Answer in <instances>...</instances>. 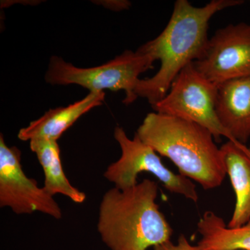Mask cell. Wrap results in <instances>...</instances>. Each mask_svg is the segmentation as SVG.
Listing matches in <instances>:
<instances>
[{
	"label": "cell",
	"mask_w": 250,
	"mask_h": 250,
	"mask_svg": "<svg viewBox=\"0 0 250 250\" xmlns=\"http://www.w3.org/2000/svg\"><path fill=\"white\" fill-rule=\"evenodd\" d=\"M241 0H212L202 7L187 0H177L167 26L157 37L139 49L159 61V71L150 78L140 80L136 98L146 99L155 104L168 93L172 82L189 64L203 57L208 45L210 20L216 13L242 4Z\"/></svg>",
	"instance_id": "obj_1"
},
{
	"label": "cell",
	"mask_w": 250,
	"mask_h": 250,
	"mask_svg": "<svg viewBox=\"0 0 250 250\" xmlns=\"http://www.w3.org/2000/svg\"><path fill=\"white\" fill-rule=\"evenodd\" d=\"M158 184L146 179L134 187L105 192L98 232L111 250H147L170 241L173 230L156 200Z\"/></svg>",
	"instance_id": "obj_2"
},
{
	"label": "cell",
	"mask_w": 250,
	"mask_h": 250,
	"mask_svg": "<svg viewBox=\"0 0 250 250\" xmlns=\"http://www.w3.org/2000/svg\"><path fill=\"white\" fill-rule=\"evenodd\" d=\"M136 134L157 154L170 159L179 174L205 190L216 188L227 174L214 136L201 125L161 113H148Z\"/></svg>",
	"instance_id": "obj_3"
},
{
	"label": "cell",
	"mask_w": 250,
	"mask_h": 250,
	"mask_svg": "<svg viewBox=\"0 0 250 250\" xmlns=\"http://www.w3.org/2000/svg\"><path fill=\"white\" fill-rule=\"evenodd\" d=\"M154 62L150 56L139 49L126 50L106 63L91 67H77L61 57H53L49 62L45 81L54 85H80L89 93L123 90V103L130 104L137 100L135 90L140 76L153 68Z\"/></svg>",
	"instance_id": "obj_4"
},
{
	"label": "cell",
	"mask_w": 250,
	"mask_h": 250,
	"mask_svg": "<svg viewBox=\"0 0 250 250\" xmlns=\"http://www.w3.org/2000/svg\"><path fill=\"white\" fill-rule=\"evenodd\" d=\"M217 90L218 85L202 76L190 63L176 77L167 95L152 107L156 113L201 125L215 140L223 136L241 143L233 139L219 121L215 109Z\"/></svg>",
	"instance_id": "obj_5"
},
{
	"label": "cell",
	"mask_w": 250,
	"mask_h": 250,
	"mask_svg": "<svg viewBox=\"0 0 250 250\" xmlns=\"http://www.w3.org/2000/svg\"><path fill=\"white\" fill-rule=\"evenodd\" d=\"M114 139L121 149V156L108 166L104 174L108 182L117 188L124 190L136 186L141 172L155 176L170 192L182 195L197 203L199 200L196 187L190 179L175 174L163 164L161 158L150 146L135 134L134 139L128 137L124 129L116 126Z\"/></svg>",
	"instance_id": "obj_6"
},
{
	"label": "cell",
	"mask_w": 250,
	"mask_h": 250,
	"mask_svg": "<svg viewBox=\"0 0 250 250\" xmlns=\"http://www.w3.org/2000/svg\"><path fill=\"white\" fill-rule=\"evenodd\" d=\"M0 207H9L18 215L40 212L59 220L62 212L54 196L22 170L21 152L9 147L0 136Z\"/></svg>",
	"instance_id": "obj_7"
},
{
	"label": "cell",
	"mask_w": 250,
	"mask_h": 250,
	"mask_svg": "<svg viewBox=\"0 0 250 250\" xmlns=\"http://www.w3.org/2000/svg\"><path fill=\"white\" fill-rule=\"evenodd\" d=\"M192 63L216 85L250 76V24H229L218 29L208 41L203 57Z\"/></svg>",
	"instance_id": "obj_8"
},
{
	"label": "cell",
	"mask_w": 250,
	"mask_h": 250,
	"mask_svg": "<svg viewBox=\"0 0 250 250\" xmlns=\"http://www.w3.org/2000/svg\"><path fill=\"white\" fill-rule=\"evenodd\" d=\"M215 109L219 121L233 139L246 145L250 139V76L218 85Z\"/></svg>",
	"instance_id": "obj_9"
},
{
	"label": "cell",
	"mask_w": 250,
	"mask_h": 250,
	"mask_svg": "<svg viewBox=\"0 0 250 250\" xmlns=\"http://www.w3.org/2000/svg\"><path fill=\"white\" fill-rule=\"evenodd\" d=\"M104 92L89 93L85 98L65 107L52 108L39 119L31 122L18 132V139L30 141L46 139L58 141L62 134L90 110L103 104Z\"/></svg>",
	"instance_id": "obj_10"
},
{
	"label": "cell",
	"mask_w": 250,
	"mask_h": 250,
	"mask_svg": "<svg viewBox=\"0 0 250 250\" xmlns=\"http://www.w3.org/2000/svg\"><path fill=\"white\" fill-rule=\"evenodd\" d=\"M220 149L236 195L234 210L228 226L240 228L250 223V147L228 141Z\"/></svg>",
	"instance_id": "obj_11"
},
{
	"label": "cell",
	"mask_w": 250,
	"mask_h": 250,
	"mask_svg": "<svg viewBox=\"0 0 250 250\" xmlns=\"http://www.w3.org/2000/svg\"><path fill=\"white\" fill-rule=\"evenodd\" d=\"M29 146L44 171L43 188L46 191L52 196L61 194L75 203H83L86 195L73 187L67 179L62 169L58 142L54 140L36 139L29 141Z\"/></svg>",
	"instance_id": "obj_12"
},
{
	"label": "cell",
	"mask_w": 250,
	"mask_h": 250,
	"mask_svg": "<svg viewBox=\"0 0 250 250\" xmlns=\"http://www.w3.org/2000/svg\"><path fill=\"white\" fill-rule=\"evenodd\" d=\"M201 236L197 250H250V223L228 228L223 218L207 210L197 223Z\"/></svg>",
	"instance_id": "obj_13"
},
{
	"label": "cell",
	"mask_w": 250,
	"mask_h": 250,
	"mask_svg": "<svg viewBox=\"0 0 250 250\" xmlns=\"http://www.w3.org/2000/svg\"><path fill=\"white\" fill-rule=\"evenodd\" d=\"M154 250H197L196 247L192 246L189 243L187 237L181 234L179 237L178 243L174 245L170 241L154 247Z\"/></svg>",
	"instance_id": "obj_14"
}]
</instances>
